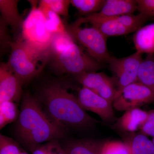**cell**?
<instances>
[{
  "label": "cell",
  "mask_w": 154,
  "mask_h": 154,
  "mask_svg": "<svg viewBox=\"0 0 154 154\" xmlns=\"http://www.w3.org/2000/svg\"><path fill=\"white\" fill-rule=\"evenodd\" d=\"M71 88L57 82H51L42 87L40 99H38L48 115L66 128L87 129L99 123L83 109Z\"/></svg>",
  "instance_id": "cell-1"
},
{
  "label": "cell",
  "mask_w": 154,
  "mask_h": 154,
  "mask_svg": "<svg viewBox=\"0 0 154 154\" xmlns=\"http://www.w3.org/2000/svg\"><path fill=\"white\" fill-rule=\"evenodd\" d=\"M21 141L28 149L62 138L67 128L52 119L37 98L25 94L22 99L17 126Z\"/></svg>",
  "instance_id": "cell-2"
},
{
  "label": "cell",
  "mask_w": 154,
  "mask_h": 154,
  "mask_svg": "<svg viewBox=\"0 0 154 154\" xmlns=\"http://www.w3.org/2000/svg\"><path fill=\"white\" fill-rule=\"evenodd\" d=\"M11 54L8 63L23 84L38 75L51 58L50 45H42L21 37L9 43Z\"/></svg>",
  "instance_id": "cell-3"
},
{
  "label": "cell",
  "mask_w": 154,
  "mask_h": 154,
  "mask_svg": "<svg viewBox=\"0 0 154 154\" xmlns=\"http://www.w3.org/2000/svg\"><path fill=\"white\" fill-rule=\"evenodd\" d=\"M53 68L58 74L69 73L75 75L95 72L102 68V64L91 57L88 53L73 42L61 52L52 56Z\"/></svg>",
  "instance_id": "cell-4"
},
{
  "label": "cell",
  "mask_w": 154,
  "mask_h": 154,
  "mask_svg": "<svg viewBox=\"0 0 154 154\" xmlns=\"http://www.w3.org/2000/svg\"><path fill=\"white\" fill-rule=\"evenodd\" d=\"M79 19L68 25L66 30L75 43H79L87 51L91 57L99 63H108L111 56L108 52L107 37L97 28H82Z\"/></svg>",
  "instance_id": "cell-5"
},
{
  "label": "cell",
  "mask_w": 154,
  "mask_h": 154,
  "mask_svg": "<svg viewBox=\"0 0 154 154\" xmlns=\"http://www.w3.org/2000/svg\"><path fill=\"white\" fill-rule=\"evenodd\" d=\"M154 102L152 92L137 82L116 91L112 104L116 110L126 111Z\"/></svg>",
  "instance_id": "cell-6"
},
{
  "label": "cell",
  "mask_w": 154,
  "mask_h": 154,
  "mask_svg": "<svg viewBox=\"0 0 154 154\" xmlns=\"http://www.w3.org/2000/svg\"><path fill=\"white\" fill-rule=\"evenodd\" d=\"M142 55L136 51L131 55L121 58L113 57L110 58L107 63L116 76V91L138 82L139 69L143 59Z\"/></svg>",
  "instance_id": "cell-7"
},
{
  "label": "cell",
  "mask_w": 154,
  "mask_h": 154,
  "mask_svg": "<svg viewBox=\"0 0 154 154\" xmlns=\"http://www.w3.org/2000/svg\"><path fill=\"white\" fill-rule=\"evenodd\" d=\"M32 8L24 20L22 30V38L26 40L42 45H50L53 35L48 32L44 15L38 7L36 1H29Z\"/></svg>",
  "instance_id": "cell-8"
},
{
  "label": "cell",
  "mask_w": 154,
  "mask_h": 154,
  "mask_svg": "<svg viewBox=\"0 0 154 154\" xmlns=\"http://www.w3.org/2000/svg\"><path fill=\"white\" fill-rule=\"evenodd\" d=\"M77 81L82 85L104 99L112 102L116 94L115 82L103 72H88L75 75Z\"/></svg>",
  "instance_id": "cell-9"
},
{
  "label": "cell",
  "mask_w": 154,
  "mask_h": 154,
  "mask_svg": "<svg viewBox=\"0 0 154 154\" xmlns=\"http://www.w3.org/2000/svg\"><path fill=\"white\" fill-rule=\"evenodd\" d=\"M77 97L83 109L96 113L103 121L110 122L115 119L112 102L91 90L82 87L78 91Z\"/></svg>",
  "instance_id": "cell-10"
},
{
  "label": "cell",
  "mask_w": 154,
  "mask_h": 154,
  "mask_svg": "<svg viewBox=\"0 0 154 154\" xmlns=\"http://www.w3.org/2000/svg\"><path fill=\"white\" fill-rule=\"evenodd\" d=\"M22 80L8 62L0 65V103L11 101L19 102L22 95Z\"/></svg>",
  "instance_id": "cell-11"
},
{
  "label": "cell",
  "mask_w": 154,
  "mask_h": 154,
  "mask_svg": "<svg viewBox=\"0 0 154 154\" xmlns=\"http://www.w3.org/2000/svg\"><path fill=\"white\" fill-rule=\"evenodd\" d=\"M137 10V0H105L101 11L86 16L91 19L110 18L133 14Z\"/></svg>",
  "instance_id": "cell-12"
},
{
  "label": "cell",
  "mask_w": 154,
  "mask_h": 154,
  "mask_svg": "<svg viewBox=\"0 0 154 154\" xmlns=\"http://www.w3.org/2000/svg\"><path fill=\"white\" fill-rule=\"evenodd\" d=\"M81 19L83 24L89 22L107 38L133 33L132 30L121 25L113 18L91 19L85 17H81Z\"/></svg>",
  "instance_id": "cell-13"
},
{
  "label": "cell",
  "mask_w": 154,
  "mask_h": 154,
  "mask_svg": "<svg viewBox=\"0 0 154 154\" xmlns=\"http://www.w3.org/2000/svg\"><path fill=\"white\" fill-rule=\"evenodd\" d=\"M148 117V112L139 108H135L125 111L118 118L116 126L125 132L133 133L144 123Z\"/></svg>",
  "instance_id": "cell-14"
},
{
  "label": "cell",
  "mask_w": 154,
  "mask_h": 154,
  "mask_svg": "<svg viewBox=\"0 0 154 154\" xmlns=\"http://www.w3.org/2000/svg\"><path fill=\"white\" fill-rule=\"evenodd\" d=\"M18 0H0V11L2 21L14 33L22 30L24 20L19 13Z\"/></svg>",
  "instance_id": "cell-15"
},
{
  "label": "cell",
  "mask_w": 154,
  "mask_h": 154,
  "mask_svg": "<svg viewBox=\"0 0 154 154\" xmlns=\"http://www.w3.org/2000/svg\"><path fill=\"white\" fill-rule=\"evenodd\" d=\"M133 42L136 51L154 54V23L143 26L135 32Z\"/></svg>",
  "instance_id": "cell-16"
},
{
  "label": "cell",
  "mask_w": 154,
  "mask_h": 154,
  "mask_svg": "<svg viewBox=\"0 0 154 154\" xmlns=\"http://www.w3.org/2000/svg\"><path fill=\"white\" fill-rule=\"evenodd\" d=\"M104 142L95 140H75L63 148L67 154H101Z\"/></svg>",
  "instance_id": "cell-17"
},
{
  "label": "cell",
  "mask_w": 154,
  "mask_h": 154,
  "mask_svg": "<svg viewBox=\"0 0 154 154\" xmlns=\"http://www.w3.org/2000/svg\"><path fill=\"white\" fill-rule=\"evenodd\" d=\"M126 138L131 154H154V144L146 136L142 134L130 133Z\"/></svg>",
  "instance_id": "cell-18"
},
{
  "label": "cell",
  "mask_w": 154,
  "mask_h": 154,
  "mask_svg": "<svg viewBox=\"0 0 154 154\" xmlns=\"http://www.w3.org/2000/svg\"><path fill=\"white\" fill-rule=\"evenodd\" d=\"M138 82L154 94V54H147L142 61L138 72Z\"/></svg>",
  "instance_id": "cell-19"
},
{
  "label": "cell",
  "mask_w": 154,
  "mask_h": 154,
  "mask_svg": "<svg viewBox=\"0 0 154 154\" xmlns=\"http://www.w3.org/2000/svg\"><path fill=\"white\" fill-rule=\"evenodd\" d=\"M38 8L44 15L46 28L51 35L53 36L59 33L67 32L66 28L59 15L51 11L40 1H39Z\"/></svg>",
  "instance_id": "cell-20"
},
{
  "label": "cell",
  "mask_w": 154,
  "mask_h": 154,
  "mask_svg": "<svg viewBox=\"0 0 154 154\" xmlns=\"http://www.w3.org/2000/svg\"><path fill=\"white\" fill-rule=\"evenodd\" d=\"M111 18L115 19L121 25L132 30L133 32H136L143 27V26L144 24L148 20L152 19L151 17L141 13L136 15L133 14H125Z\"/></svg>",
  "instance_id": "cell-21"
},
{
  "label": "cell",
  "mask_w": 154,
  "mask_h": 154,
  "mask_svg": "<svg viewBox=\"0 0 154 154\" xmlns=\"http://www.w3.org/2000/svg\"><path fill=\"white\" fill-rule=\"evenodd\" d=\"M105 0H71V4L83 16H88L100 11Z\"/></svg>",
  "instance_id": "cell-22"
},
{
  "label": "cell",
  "mask_w": 154,
  "mask_h": 154,
  "mask_svg": "<svg viewBox=\"0 0 154 154\" xmlns=\"http://www.w3.org/2000/svg\"><path fill=\"white\" fill-rule=\"evenodd\" d=\"M19 114L18 107L15 102L6 101L0 103L1 129L7 125L15 121Z\"/></svg>",
  "instance_id": "cell-23"
},
{
  "label": "cell",
  "mask_w": 154,
  "mask_h": 154,
  "mask_svg": "<svg viewBox=\"0 0 154 154\" xmlns=\"http://www.w3.org/2000/svg\"><path fill=\"white\" fill-rule=\"evenodd\" d=\"M31 154H67L59 140H54L29 149Z\"/></svg>",
  "instance_id": "cell-24"
},
{
  "label": "cell",
  "mask_w": 154,
  "mask_h": 154,
  "mask_svg": "<svg viewBox=\"0 0 154 154\" xmlns=\"http://www.w3.org/2000/svg\"><path fill=\"white\" fill-rule=\"evenodd\" d=\"M73 42V39L67 32L53 35L50 44L51 56L60 53Z\"/></svg>",
  "instance_id": "cell-25"
},
{
  "label": "cell",
  "mask_w": 154,
  "mask_h": 154,
  "mask_svg": "<svg viewBox=\"0 0 154 154\" xmlns=\"http://www.w3.org/2000/svg\"><path fill=\"white\" fill-rule=\"evenodd\" d=\"M101 154H131V152L126 142L106 141L102 145Z\"/></svg>",
  "instance_id": "cell-26"
},
{
  "label": "cell",
  "mask_w": 154,
  "mask_h": 154,
  "mask_svg": "<svg viewBox=\"0 0 154 154\" xmlns=\"http://www.w3.org/2000/svg\"><path fill=\"white\" fill-rule=\"evenodd\" d=\"M51 11L65 18L68 17L70 0H42L40 1Z\"/></svg>",
  "instance_id": "cell-27"
},
{
  "label": "cell",
  "mask_w": 154,
  "mask_h": 154,
  "mask_svg": "<svg viewBox=\"0 0 154 154\" xmlns=\"http://www.w3.org/2000/svg\"><path fill=\"white\" fill-rule=\"evenodd\" d=\"M21 147L13 139L0 135V154H19Z\"/></svg>",
  "instance_id": "cell-28"
},
{
  "label": "cell",
  "mask_w": 154,
  "mask_h": 154,
  "mask_svg": "<svg viewBox=\"0 0 154 154\" xmlns=\"http://www.w3.org/2000/svg\"><path fill=\"white\" fill-rule=\"evenodd\" d=\"M140 133L154 137V110L148 111V117L144 123L141 127Z\"/></svg>",
  "instance_id": "cell-29"
},
{
  "label": "cell",
  "mask_w": 154,
  "mask_h": 154,
  "mask_svg": "<svg viewBox=\"0 0 154 154\" xmlns=\"http://www.w3.org/2000/svg\"><path fill=\"white\" fill-rule=\"evenodd\" d=\"M140 13L154 18V0H137Z\"/></svg>",
  "instance_id": "cell-30"
},
{
  "label": "cell",
  "mask_w": 154,
  "mask_h": 154,
  "mask_svg": "<svg viewBox=\"0 0 154 154\" xmlns=\"http://www.w3.org/2000/svg\"><path fill=\"white\" fill-rule=\"evenodd\" d=\"M19 154H29L27 152L25 151V150L21 148V150H20V153Z\"/></svg>",
  "instance_id": "cell-31"
},
{
  "label": "cell",
  "mask_w": 154,
  "mask_h": 154,
  "mask_svg": "<svg viewBox=\"0 0 154 154\" xmlns=\"http://www.w3.org/2000/svg\"><path fill=\"white\" fill-rule=\"evenodd\" d=\"M152 141L153 143H154V137L153 138L152 140Z\"/></svg>",
  "instance_id": "cell-32"
}]
</instances>
